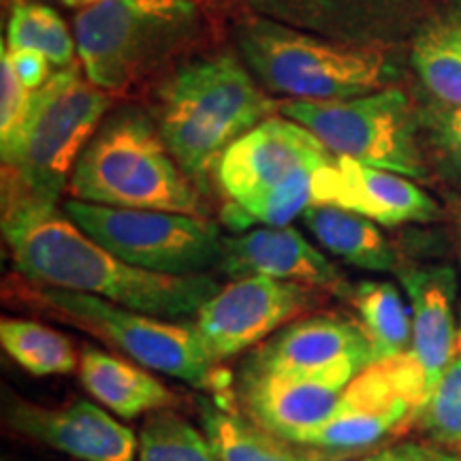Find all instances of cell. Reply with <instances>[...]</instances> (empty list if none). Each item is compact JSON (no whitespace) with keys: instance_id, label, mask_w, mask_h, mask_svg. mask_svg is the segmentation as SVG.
<instances>
[{"instance_id":"obj_1","label":"cell","mask_w":461,"mask_h":461,"mask_svg":"<svg viewBox=\"0 0 461 461\" xmlns=\"http://www.w3.org/2000/svg\"><path fill=\"white\" fill-rule=\"evenodd\" d=\"M3 238L15 272L26 282L86 293L160 319L197 316L221 288L207 274L169 276L129 265L58 207L3 210Z\"/></svg>"},{"instance_id":"obj_2","label":"cell","mask_w":461,"mask_h":461,"mask_svg":"<svg viewBox=\"0 0 461 461\" xmlns=\"http://www.w3.org/2000/svg\"><path fill=\"white\" fill-rule=\"evenodd\" d=\"M280 112L235 54L182 62L158 88L157 124L180 169L210 193L224 152Z\"/></svg>"},{"instance_id":"obj_3","label":"cell","mask_w":461,"mask_h":461,"mask_svg":"<svg viewBox=\"0 0 461 461\" xmlns=\"http://www.w3.org/2000/svg\"><path fill=\"white\" fill-rule=\"evenodd\" d=\"M205 26L197 0H103L75 15L73 32L86 77L124 95L197 48Z\"/></svg>"},{"instance_id":"obj_4","label":"cell","mask_w":461,"mask_h":461,"mask_svg":"<svg viewBox=\"0 0 461 461\" xmlns=\"http://www.w3.org/2000/svg\"><path fill=\"white\" fill-rule=\"evenodd\" d=\"M109 95L86 77L82 62L58 68L32 90L22 137L3 157V210L58 207L77 158L99 131Z\"/></svg>"},{"instance_id":"obj_5","label":"cell","mask_w":461,"mask_h":461,"mask_svg":"<svg viewBox=\"0 0 461 461\" xmlns=\"http://www.w3.org/2000/svg\"><path fill=\"white\" fill-rule=\"evenodd\" d=\"M68 193L95 205L207 214L199 188L141 109H122L101 124L77 158Z\"/></svg>"},{"instance_id":"obj_6","label":"cell","mask_w":461,"mask_h":461,"mask_svg":"<svg viewBox=\"0 0 461 461\" xmlns=\"http://www.w3.org/2000/svg\"><path fill=\"white\" fill-rule=\"evenodd\" d=\"M336 158L312 131L291 118H269L230 146L216 169L227 203L222 221L286 227L312 203L316 171Z\"/></svg>"},{"instance_id":"obj_7","label":"cell","mask_w":461,"mask_h":461,"mask_svg":"<svg viewBox=\"0 0 461 461\" xmlns=\"http://www.w3.org/2000/svg\"><path fill=\"white\" fill-rule=\"evenodd\" d=\"M235 45L257 82L288 101L355 99L393 77L384 50L331 41L272 17L238 20Z\"/></svg>"},{"instance_id":"obj_8","label":"cell","mask_w":461,"mask_h":461,"mask_svg":"<svg viewBox=\"0 0 461 461\" xmlns=\"http://www.w3.org/2000/svg\"><path fill=\"white\" fill-rule=\"evenodd\" d=\"M17 295L31 308L99 338L149 372L167 374L194 389H214L216 363L205 353L194 327L143 314L86 293L28 282Z\"/></svg>"},{"instance_id":"obj_9","label":"cell","mask_w":461,"mask_h":461,"mask_svg":"<svg viewBox=\"0 0 461 461\" xmlns=\"http://www.w3.org/2000/svg\"><path fill=\"white\" fill-rule=\"evenodd\" d=\"M280 113L312 131L333 157L428 180L420 115L400 88L342 101H285Z\"/></svg>"},{"instance_id":"obj_10","label":"cell","mask_w":461,"mask_h":461,"mask_svg":"<svg viewBox=\"0 0 461 461\" xmlns=\"http://www.w3.org/2000/svg\"><path fill=\"white\" fill-rule=\"evenodd\" d=\"M62 212L92 240L140 269L199 276L218 267L222 235L207 216L126 210L68 199Z\"/></svg>"},{"instance_id":"obj_11","label":"cell","mask_w":461,"mask_h":461,"mask_svg":"<svg viewBox=\"0 0 461 461\" xmlns=\"http://www.w3.org/2000/svg\"><path fill=\"white\" fill-rule=\"evenodd\" d=\"M425 395L423 370L412 353L372 363L344 389L333 417L302 447L333 459L372 451L414 423Z\"/></svg>"},{"instance_id":"obj_12","label":"cell","mask_w":461,"mask_h":461,"mask_svg":"<svg viewBox=\"0 0 461 461\" xmlns=\"http://www.w3.org/2000/svg\"><path fill=\"white\" fill-rule=\"evenodd\" d=\"M319 303L316 288L274 278H238L218 288L194 316V331L210 359H233Z\"/></svg>"},{"instance_id":"obj_13","label":"cell","mask_w":461,"mask_h":461,"mask_svg":"<svg viewBox=\"0 0 461 461\" xmlns=\"http://www.w3.org/2000/svg\"><path fill=\"white\" fill-rule=\"evenodd\" d=\"M5 423L14 434L75 461H137L140 451L135 431L86 400L50 408L7 395Z\"/></svg>"},{"instance_id":"obj_14","label":"cell","mask_w":461,"mask_h":461,"mask_svg":"<svg viewBox=\"0 0 461 461\" xmlns=\"http://www.w3.org/2000/svg\"><path fill=\"white\" fill-rule=\"evenodd\" d=\"M372 348L359 322L339 314L299 316L257 346L244 361L240 376H305L338 367L367 370Z\"/></svg>"},{"instance_id":"obj_15","label":"cell","mask_w":461,"mask_h":461,"mask_svg":"<svg viewBox=\"0 0 461 461\" xmlns=\"http://www.w3.org/2000/svg\"><path fill=\"white\" fill-rule=\"evenodd\" d=\"M361 372L359 367H338L305 376H240V402L258 428L302 447L333 417L344 389Z\"/></svg>"},{"instance_id":"obj_16","label":"cell","mask_w":461,"mask_h":461,"mask_svg":"<svg viewBox=\"0 0 461 461\" xmlns=\"http://www.w3.org/2000/svg\"><path fill=\"white\" fill-rule=\"evenodd\" d=\"M312 203L344 207L383 227L434 222L442 216L440 203L412 177L348 157H336L316 171Z\"/></svg>"},{"instance_id":"obj_17","label":"cell","mask_w":461,"mask_h":461,"mask_svg":"<svg viewBox=\"0 0 461 461\" xmlns=\"http://www.w3.org/2000/svg\"><path fill=\"white\" fill-rule=\"evenodd\" d=\"M428 0H272L263 17L331 41L384 50L420 26Z\"/></svg>"},{"instance_id":"obj_18","label":"cell","mask_w":461,"mask_h":461,"mask_svg":"<svg viewBox=\"0 0 461 461\" xmlns=\"http://www.w3.org/2000/svg\"><path fill=\"white\" fill-rule=\"evenodd\" d=\"M218 269L230 280L261 276V278L297 282L316 291L333 293L342 299L350 288L342 269L291 224L261 227L224 238Z\"/></svg>"},{"instance_id":"obj_19","label":"cell","mask_w":461,"mask_h":461,"mask_svg":"<svg viewBox=\"0 0 461 461\" xmlns=\"http://www.w3.org/2000/svg\"><path fill=\"white\" fill-rule=\"evenodd\" d=\"M397 276L412 312L411 353L423 370L429 395L448 363L461 353V322L455 314L459 278L445 263L406 265L397 267Z\"/></svg>"},{"instance_id":"obj_20","label":"cell","mask_w":461,"mask_h":461,"mask_svg":"<svg viewBox=\"0 0 461 461\" xmlns=\"http://www.w3.org/2000/svg\"><path fill=\"white\" fill-rule=\"evenodd\" d=\"M77 374L84 389L101 406L126 420L167 411L176 402L171 391L146 367L109 355L95 346H88L79 355Z\"/></svg>"},{"instance_id":"obj_21","label":"cell","mask_w":461,"mask_h":461,"mask_svg":"<svg viewBox=\"0 0 461 461\" xmlns=\"http://www.w3.org/2000/svg\"><path fill=\"white\" fill-rule=\"evenodd\" d=\"M302 221L330 255L366 272H397L400 258L376 222L338 205L310 203Z\"/></svg>"},{"instance_id":"obj_22","label":"cell","mask_w":461,"mask_h":461,"mask_svg":"<svg viewBox=\"0 0 461 461\" xmlns=\"http://www.w3.org/2000/svg\"><path fill=\"white\" fill-rule=\"evenodd\" d=\"M203 431L218 461H330V455L280 440L244 414L218 403L199 402Z\"/></svg>"},{"instance_id":"obj_23","label":"cell","mask_w":461,"mask_h":461,"mask_svg":"<svg viewBox=\"0 0 461 461\" xmlns=\"http://www.w3.org/2000/svg\"><path fill=\"white\" fill-rule=\"evenodd\" d=\"M346 302L366 333L374 363L395 359L412 348V312L400 288L387 280H361L350 285Z\"/></svg>"},{"instance_id":"obj_24","label":"cell","mask_w":461,"mask_h":461,"mask_svg":"<svg viewBox=\"0 0 461 461\" xmlns=\"http://www.w3.org/2000/svg\"><path fill=\"white\" fill-rule=\"evenodd\" d=\"M411 62L440 105L461 107V26L425 22L412 37Z\"/></svg>"},{"instance_id":"obj_25","label":"cell","mask_w":461,"mask_h":461,"mask_svg":"<svg viewBox=\"0 0 461 461\" xmlns=\"http://www.w3.org/2000/svg\"><path fill=\"white\" fill-rule=\"evenodd\" d=\"M0 344L11 361L32 376H65L79 367L71 339L43 322L3 316Z\"/></svg>"},{"instance_id":"obj_26","label":"cell","mask_w":461,"mask_h":461,"mask_svg":"<svg viewBox=\"0 0 461 461\" xmlns=\"http://www.w3.org/2000/svg\"><path fill=\"white\" fill-rule=\"evenodd\" d=\"M7 43L11 50L41 51L51 65L62 68L75 62V37L54 7L37 0L11 5Z\"/></svg>"},{"instance_id":"obj_27","label":"cell","mask_w":461,"mask_h":461,"mask_svg":"<svg viewBox=\"0 0 461 461\" xmlns=\"http://www.w3.org/2000/svg\"><path fill=\"white\" fill-rule=\"evenodd\" d=\"M137 461H218V457L203 431L167 408L143 420Z\"/></svg>"},{"instance_id":"obj_28","label":"cell","mask_w":461,"mask_h":461,"mask_svg":"<svg viewBox=\"0 0 461 461\" xmlns=\"http://www.w3.org/2000/svg\"><path fill=\"white\" fill-rule=\"evenodd\" d=\"M412 428L436 447H461V353L425 397Z\"/></svg>"},{"instance_id":"obj_29","label":"cell","mask_w":461,"mask_h":461,"mask_svg":"<svg viewBox=\"0 0 461 461\" xmlns=\"http://www.w3.org/2000/svg\"><path fill=\"white\" fill-rule=\"evenodd\" d=\"M419 115L436 171L461 194V107L429 105L420 109Z\"/></svg>"},{"instance_id":"obj_30","label":"cell","mask_w":461,"mask_h":461,"mask_svg":"<svg viewBox=\"0 0 461 461\" xmlns=\"http://www.w3.org/2000/svg\"><path fill=\"white\" fill-rule=\"evenodd\" d=\"M32 90L20 82L9 60L7 43L0 51V154H7L24 131L31 113Z\"/></svg>"},{"instance_id":"obj_31","label":"cell","mask_w":461,"mask_h":461,"mask_svg":"<svg viewBox=\"0 0 461 461\" xmlns=\"http://www.w3.org/2000/svg\"><path fill=\"white\" fill-rule=\"evenodd\" d=\"M9 50V60L11 67L20 82L26 86L28 90H39L41 86L48 82L51 77V62L45 58L41 51H34V50Z\"/></svg>"},{"instance_id":"obj_32","label":"cell","mask_w":461,"mask_h":461,"mask_svg":"<svg viewBox=\"0 0 461 461\" xmlns=\"http://www.w3.org/2000/svg\"><path fill=\"white\" fill-rule=\"evenodd\" d=\"M210 5H214L218 11H227L230 15H265L267 14L272 0H207Z\"/></svg>"},{"instance_id":"obj_33","label":"cell","mask_w":461,"mask_h":461,"mask_svg":"<svg viewBox=\"0 0 461 461\" xmlns=\"http://www.w3.org/2000/svg\"><path fill=\"white\" fill-rule=\"evenodd\" d=\"M400 461H461V455L459 453L457 455L448 453L440 447L414 445V442H406Z\"/></svg>"},{"instance_id":"obj_34","label":"cell","mask_w":461,"mask_h":461,"mask_svg":"<svg viewBox=\"0 0 461 461\" xmlns=\"http://www.w3.org/2000/svg\"><path fill=\"white\" fill-rule=\"evenodd\" d=\"M403 447H406V442H402V445H395V447L378 448V451L363 455V457H342V459H330V461H400L403 455Z\"/></svg>"},{"instance_id":"obj_35","label":"cell","mask_w":461,"mask_h":461,"mask_svg":"<svg viewBox=\"0 0 461 461\" xmlns=\"http://www.w3.org/2000/svg\"><path fill=\"white\" fill-rule=\"evenodd\" d=\"M50 3H56V5H62V7L82 11L86 7H92V5H96V3H103V0H50Z\"/></svg>"},{"instance_id":"obj_36","label":"cell","mask_w":461,"mask_h":461,"mask_svg":"<svg viewBox=\"0 0 461 461\" xmlns=\"http://www.w3.org/2000/svg\"><path fill=\"white\" fill-rule=\"evenodd\" d=\"M451 7H453L451 20L455 22V24L461 26V0H451Z\"/></svg>"},{"instance_id":"obj_37","label":"cell","mask_w":461,"mask_h":461,"mask_svg":"<svg viewBox=\"0 0 461 461\" xmlns=\"http://www.w3.org/2000/svg\"><path fill=\"white\" fill-rule=\"evenodd\" d=\"M459 258H461V216H459ZM459 322H461V299H459Z\"/></svg>"},{"instance_id":"obj_38","label":"cell","mask_w":461,"mask_h":461,"mask_svg":"<svg viewBox=\"0 0 461 461\" xmlns=\"http://www.w3.org/2000/svg\"><path fill=\"white\" fill-rule=\"evenodd\" d=\"M459 448V455H461V447H457Z\"/></svg>"},{"instance_id":"obj_39","label":"cell","mask_w":461,"mask_h":461,"mask_svg":"<svg viewBox=\"0 0 461 461\" xmlns=\"http://www.w3.org/2000/svg\"><path fill=\"white\" fill-rule=\"evenodd\" d=\"M5 461H9V459H5Z\"/></svg>"}]
</instances>
